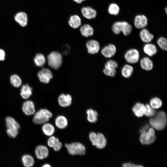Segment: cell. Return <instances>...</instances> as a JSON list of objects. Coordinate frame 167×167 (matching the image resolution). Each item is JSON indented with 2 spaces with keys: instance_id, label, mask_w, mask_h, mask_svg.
Masks as SVG:
<instances>
[{
  "instance_id": "1",
  "label": "cell",
  "mask_w": 167,
  "mask_h": 167,
  "mask_svg": "<svg viewBox=\"0 0 167 167\" xmlns=\"http://www.w3.org/2000/svg\"><path fill=\"white\" fill-rule=\"evenodd\" d=\"M32 121L36 124L40 125L47 122L52 117L51 112L46 109H41L35 112Z\"/></svg>"
},
{
  "instance_id": "2",
  "label": "cell",
  "mask_w": 167,
  "mask_h": 167,
  "mask_svg": "<svg viewBox=\"0 0 167 167\" xmlns=\"http://www.w3.org/2000/svg\"><path fill=\"white\" fill-rule=\"evenodd\" d=\"M149 123L153 128L156 130L163 129L167 123L166 113L162 111L158 112L154 117L150 119Z\"/></svg>"
},
{
  "instance_id": "3",
  "label": "cell",
  "mask_w": 167,
  "mask_h": 167,
  "mask_svg": "<svg viewBox=\"0 0 167 167\" xmlns=\"http://www.w3.org/2000/svg\"><path fill=\"white\" fill-rule=\"evenodd\" d=\"M112 30L115 34L118 35L122 32L124 35L127 36L131 32L132 28L131 25L126 21H117L113 24Z\"/></svg>"
},
{
  "instance_id": "4",
  "label": "cell",
  "mask_w": 167,
  "mask_h": 167,
  "mask_svg": "<svg viewBox=\"0 0 167 167\" xmlns=\"http://www.w3.org/2000/svg\"><path fill=\"white\" fill-rule=\"evenodd\" d=\"M5 121L7 134L11 138L16 137L18 134L20 128L19 124L14 118L10 116L7 117Z\"/></svg>"
},
{
  "instance_id": "5",
  "label": "cell",
  "mask_w": 167,
  "mask_h": 167,
  "mask_svg": "<svg viewBox=\"0 0 167 167\" xmlns=\"http://www.w3.org/2000/svg\"><path fill=\"white\" fill-rule=\"evenodd\" d=\"M67 151L71 155H83L85 153L86 148L82 143L74 142L65 145Z\"/></svg>"
},
{
  "instance_id": "6",
  "label": "cell",
  "mask_w": 167,
  "mask_h": 167,
  "mask_svg": "<svg viewBox=\"0 0 167 167\" xmlns=\"http://www.w3.org/2000/svg\"><path fill=\"white\" fill-rule=\"evenodd\" d=\"M48 64L52 68L57 69L61 66L62 62L61 54L57 52H53L47 57Z\"/></svg>"
},
{
  "instance_id": "7",
  "label": "cell",
  "mask_w": 167,
  "mask_h": 167,
  "mask_svg": "<svg viewBox=\"0 0 167 167\" xmlns=\"http://www.w3.org/2000/svg\"><path fill=\"white\" fill-rule=\"evenodd\" d=\"M155 133L153 128H150L147 132L142 133L140 137L141 143L144 145H148L153 142L156 138Z\"/></svg>"
},
{
  "instance_id": "8",
  "label": "cell",
  "mask_w": 167,
  "mask_h": 167,
  "mask_svg": "<svg viewBox=\"0 0 167 167\" xmlns=\"http://www.w3.org/2000/svg\"><path fill=\"white\" fill-rule=\"evenodd\" d=\"M139 53L137 49H131L126 52L124 55V58L128 63L135 64L139 61Z\"/></svg>"
},
{
  "instance_id": "9",
  "label": "cell",
  "mask_w": 167,
  "mask_h": 167,
  "mask_svg": "<svg viewBox=\"0 0 167 167\" xmlns=\"http://www.w3.org/2000/svg\"><path fill=\"white\" fill-rule=\"evenodd\" d=\"M118 67V64L115 61L109 60L105 63L103 72L107 76L113 77L116 74Z\"/></svg>"
},
{
  "instance_id": "10",
  "label": "cell",
  "mask_w": 167,
  "mask_h": 167,
  "mask_svg": "<svg viewBox=\"0 0 167 167\" xmlns=\"http://www.w3.org/2000/svg\"><path fill=\"white\" fill-rule=\"evenodd\" d=\"M80 12L82 16L87 20L94 19L97 15L96 11L90 6H83L81 9Z\"/></svg>"
},
{
  "instance_id": "11",
  "label": "cell",
  "mask_w": 167,
  "mask_h": 167,
  "mask_svg": "<svg viewBox=\"0 0 167 167\" xmlns=\"http://www.w3.org/2000/svg\"><path fill=\"white\" fill-rule=\"evenodd\" d=\"M38 76L41 82L47 84L52 78L53 75L49 69L43 68L38 72Z\"/></svg>"
},
{
  "instance_id": "12",
  "label": "cell",
  "mask_w": 167,
  "mask_h": 167,
  "mask_svg": "<svg viewBox=\"0 0 167 167\" xmlns=\"http://www.w3.org/2000/svg\"><path fill=\"white\" fill-rule=\"evenodd\" d=\"M22 109L24 113L27 116L34 114L36 112L34 104L31 100L27 101L23 103Z\"/></svg>"
},
{
  "instance_id": "13",
  "label": "cell",
  "mask_w": 167,
  "mask_h": 167,
  "mask_svg": "<svg viewBox=\"0 0 167 167\" xmlns=\"http://www.w3.org/2000/svg\"><path fill=\"white\" fill-rule=\"evenodd\" d=\"M148 19L147 17L143 15H139L135 17L134 24L138 29H143L147 25Z\"/></svg>"
},
{
  "instance_id": "14",
  "label": "cell",
  "mask_w": 167,
  "mask_h": 167,
  "mask_svg": "<svg viewBox=\"0 0 167 167\" xmlns=\"http://www.w3.org/2000/svg\"><path fill=\"white\" fill-rule=\"evenodd\" d=\"M58 102L60 106L62 107H67L71 105L72 98L71 95L69 94L65 95L62 94L59 96Z\"/></svg>"
},
{
  "instance_id": "15",
  "label": "cell",
  "mask_w": 167,
  "mask_h": 167,
  "mask_svg": "<svg viewBox=\"0 0 167 167\" xmlns=\"http://www.w3.org/2000/svg\"><path fill=\"white\" fill-rule=\"evenodd\" d=\"M35 153L37 158L40 160L47 157L49 154V151L46 146L40 145L37 146L35 150Z\"/></svg>"
},
{
  "instance_id": "16",
  "label": "cell",
  "mask_w": 167,
  "mask_h": 167,
  "mask_svg": "<svg viewBox=\"0 0 167 167\" xmlns=\"http://www.w3.org/2000/svg\"><path fill=\"white\" fill-rule=\"evenodd\" d=\"M116 52L115 46L110 44L105 46L101 50V53L103 56L106 58H111L113 56Z\"/></svg>"
},
{
  "instance_id": "17",
  "label": "cell",
  "mask_w": 167,
  "mask_h": 167,
  "mask_svg": "<svg viewBox=\"0 0 167 167\" xmlns=\"http://www.w3.org/2000/svg\"><path fill=\"white\" fill-rule=\"evenodd\" d=\"M14 19L21 27H25L28 24V15L25 12L20 11L16 13Z\"/></svg>"
},
{
  "instance_id": "18",
  "label": "cell",
  "mask_w": 167,
  "mask_h": 167,
  "mask_svg": "<svg viewBox=\"0 0 167 167\" xmlns=\"http://www.w3.org/2000/svg\"><path fill=\"white\" fill-rule=\"evenodd\" d=\"M68 24L72 28H77L81 26L82 24V19L79 15H72L69 17Z\"/></svg>"
},
{
  "instance_id": "19",
  "label": "cell",
  "mask_w": 167,
  "mask_h": 167,
  "mask_svg": "<svg viewBox=\"0 0 167 167\" xmlns=\"http://www.w3.org/2000/svg\"><path fill=\"white\" fill-rule=\"evenodd\" d=\"M88 52L90 54H94L98 52L100 46L99 42L95 40H91L86 44Z\"/></svg>"
},
{
  "instance_id": "20",
  "label": "cell",
  "mask_w": 167,
  "mask_h": 167,
  "mask_svg": "<svg viewBox=\"0 0 167 167\" xmlns=\"http://www.w3.org/2000/svg\"><path fill=\"white\" fill-rule=\"evenodd\" d=\"M141 40L146 43H150L154 38V36L147 29H142L139 33Z\"/></svg>"
},
{
  "instance_id": "21",
  "label": "cell",
  "mask_w": 167,
  "mask_h": 167,
  "mask_svg": "<svg viewBox=\"0 0 167 167\" xmlns=\"http://www.w3.org/2000/svg\"><path fill=\"white\" fill-rule=\"evenodd\" d=\"M143 50L144 52L149 57L153 56L157 52L156 45L150 43H147L144 45Z\"/></svg>"
},
{
  "instance_id": "22",
  "label": "cell",
  "mask_w": 167,
  "mask_h": 167,
  "mask_svg": "<svg viewBox=\"0 0 167 167\" xmlns=\"http://www.w3.org/2000/svg\"><path fill=\"white\" fill-rule=\"evenodd\" d=\"M54 122L56 126L61 129L66 128L68 124L67 118L65 116L62 115L58 116L56 118Z\"/></svg>"
},
{
  "instance_id": "23",
  "label": "cell",
  "mask_w": 167,
  "mask_h": 167,
  "mask_svg": "<svg viewBox=\"0 0 167 167\" xmlns=\"http://www.w3.org/2000/svg\"><path fill=\"white\" fill-rule=\"evenodd\" d=\"M140 65L143 69L146 71L152 70L153 67L152 61L148 57H144L141 60Z\"/></svg>"
},
{
  "instance_id": "24",
  "label": "cell",
  "mask_w": 167,
  "mask_h": 167,
  "mask_svg": "<svg viewBox=\"0 0 167 167\" xmlns=\"http://www.w3.org/2000/svg\"><path fill=\"white\" fill-rule=\"evenodd\" d=\"M42 130L45 135L49 137L53 135L55 131V128L52 124L47 122L43 124Z\"/></svg>"
},
{
  "instance_id": "25",
  "label": "cell",
  "mask_w": 167,
  "mask_h": 167,
  "mask_svg": "<svg viewBox=\"0 0 167 167\" xmlns=\"http://www.w3.org/2000/svg\"><path fill=\"white\" fill-rule=\"evenodd\" d=\"M80 31L82 35L86 37L92 35L94 33L93 28L88 24H85L81 26Z\"/></svg>"
},
{
  "instance_id": "26",
  "label": "cell",
  "mask_w": 167,
  "mask_h": 167,
  "mask_svg": "<svg viewBox=\"0 0 167 167\" xmlns=\"http://www.w3.org/2000/svg\"><path fill=\"white\" fill-rule=\"evenodd\" d=\"M32 94V88L28 84L23 85L20 90L21 96L24 99H28Z\"/></svg>"
},
{
  "instance_id": "27",
  "label": "cell",
  "mask_w": 167,
  "mask_h": 167,
  "mask_svg": "<svg viewBox=\"0 0 167 167\" xmlns=\"http://www.w3.org/2000/svg\"><path fill=\"white\" fill-rule=\"evenodd\" d=\"M145 106L143 104L137 103L134 106L132 110L135 115L138 117H141L145 111Z\"/></svg>"
},
{
  "instance_id": "28",
  "label": "cell",
  "mask_w": 167,
  "mask_h": 167,
  "mask_svg": "<svg viewBox=\"0 0 167 167\" xmlns=\"http://www.w3.org/2000/svg\"><path fill=\"white\" fill-rule=\"evenodd\" d=\"M106 140L103 135L99 133L97 134V138L95 146L99 149H103L106 145Z\"/></svg>"
},
{
  "instance_id": "29",
  "label": "cell",
  "mask_w": 167,
  "mask_h": 167,
  "mask_svg": "<svg viewBox=\"0 0 167 167\" xmlns=\"http://www.w3.org/2000/svg\"><path fill=\"white\" fill-rule=\"evenodd\" d=\"M133 70V67L132 66L128 64H125L122 69V75L125 78H128L132 75Z\"/></svg>"
},
{
  "instance_id": "30",
  "label": "cell",
  "mask_w": 167,
  "mask_h": 167,
  "mask_svg": "<svg viewBox=\"0 0 167 167\" xmlns=\"http://www.w3.org/2000/svg\"><path fill=\"white\" fill-rule=\"evenodd\" d=\"M87 119L91 123H95L97 120L98 114L97 112L93 109H89L86 111Z\"/></svg>"
},
{
  "instance_id": "31",
  "label": "cell",
  "mask_w": 167,
  "mask_h": 167,
  "mask_svg": "<svg viewBox=\"0 0 167 167\" xmlns=\"http://www.w3.org/2000/svg\"><path fill=\"white\" fill-rule=\"evenodd\" d=\"M34 60L35 64L39 67L43 66L46 62L45 57L43 54L41 53L36 54L34 58Z\"/></svg>"
},
{
  "instance_id": "32",
  "label": "cell",
  "mask_w": 167,
  "mask_h": 167,
  "mask_svg": "<svg viewBox=\"0 0 167 167\" xmlns=\"http://www.w3.org/2000/svg\"><path fill=\"white\" fill-rule=\"evenodd\" d=\"M22 161L25 167H31L34 163L33 157L28 155H25L23 156Z\"/></svg>"
},
{
  "instance_id": "33",
  "label": "cell",
  "mask_w": 167,
  "mask_h": 167,
  "mask_svg": "<svg viewBox=\"0 0 167 167\" xmlns=\"http://www.w3.org/2000/svg\"><path fill=\"white\" fill-rule=\"evenodd\" d=\"M10 82L13 86L16 88L19 87L22 84L20 77L17 75L14 74L10 77Z\"/></svg>"
},
{
  "instance_id": "34",
  "label": "cell",
  "mask_w": 167,
  "mask_h": 167,
  "mask_svg": "<svg viewBox=\"0 0 167 167\" xmlns=\"http://www.w3.org/2000/svg\"><path fill=\"white\" fill-rule=\"evenodd\" d=\"M120 7L118 5L115 3L110 4L108 8V12L111 15H118L120 11Z\"/></svg>"
},
{
  "instance_id": "35",
  "label": "cell",
  "mask_w": 167,
  "mask_h": 167,
  "mask_svg": "<svg viewBox=\"0 0 167 167\" xmlns=\"http://www.w3.org/2000/svg\"><path fill=\"white\" fill-rule=\"evenodd\" d=\"M162 105L161 100L157 97H155L151 100L150 105L154 109H157L160 108Z\"/></svg>"
},
{
  "instance_id": "36",
  "label": "cell",
  "mask_w": 167,
  "mask_h": 167,
  "mask_svg": "<svg viewBox=\"0 0 167 167\" xmlns=\"http://www.w3.org/2000/svg\"><path fill=\"white\" fill-rule=\"evenodd\" d=\"M157 44L159 47L162 50H166L167 49V40L165 37H160L157 41Z\"/></svg>"
},
{
  "instance_id": "37",
  "label": "cell",
  "mask_w": 167,
  "mask_h": 167,
  "mask_svg": "<svg viewBox=\"0 0 167 167\" xmlns=\"http://www.w3.org/2000/svg\"><path fill=\"white\" fill-rule=\"evenodd\" d=\"M145 106V109L144 115L149 117H152L155 115L156 111L155 109L148 104H146Z\"/></svg>"
},
{
  "instance_id": "38",
  "label": "cell",
  "mask_w": 167,
  "mask_h": 167,
  "mask_svg": "<svg viewBox=\"0 0 167 167\" xmlns=\"http://www.w3.org/2000/svg\"><path fill=\"white\" fill-rule=\"evenodd\" d=\"M59 141L58 138L53 135L49 136L47 140V143L49 147L53 148Z\"/></svg>"
},
{
  "instance_id": "39",
  "label": "cell",
  "mask_w": 167,
  "mask_h": 167,
  "mask_svg": "<svg viewBox=\"0 0 167 167\" xmlns=\"http://www.w3.org/2000/svg\"><path fill=\"white\" fill-rule=\"evenodd\" d=\"M97 138V134L95 132H91L89 134V139L93 146H95Z\"/></svg>"
},
{
  "instance_id": "40",
  "label": "cell",
  "mask_w": 167,
  "mask_h": 167,
  "mask_svg": "<svg viewBox=\"0 0 167 167\" xmlns=\"http://www.w3.org/2000/svg\"><path fill=\"white\" fill-rule=\"evenodd\" d=\"M70 47L67 44L64 45L62 47V53L64 55H67L69 54L70 52Z\"/></svg>"
},
{
  "instance_id": "41",
  "label": "cell",
  "mask_w": 167,
  "mask_h": 167,
  "mask_svg": "<svg viewBox=\"0 0 167 167\" xmlns=\"http://www.w3.org/2000/svg\"><path fill=\"white\" fill-rule=\"evenodd\" d=\"M122 167H143V166L136 165L131 163H126L122 165Z\"/></svg>"
},
{
  "instance_id": "42",
  "label": "cell",
  "mask_w": 167,
  "mask_h": 167,
  "mask_svg": "<svg viewBox=\"0 0 167 167\" xmlns=\"http://www.w3.org/2000/svg\"><path fill=\"white\" fill-rule=\"evenodd\" d=\"M62 146V144L60 141H59L53 148L55 151H58L61 148Z\"/></svg>"
},
{
  "instance_id": "43",
  "label": "cell",
  "mask_w": 167,
  "mask_h": 167,
  "mask_svg": "<svg viewBox=\"0 0 167 167\" xmlns=\"http://www.w3.org/2000/svg\"><path fill=\"white\" fill-rule=\"evenodd\" d=\"M5 53L4 51L0 49V61H3L5 59Z\"/></svg>"
},
{
  "instance_id": "44",
  "label": "cell",
  "mask_w": 167,
  "mask_h": 167,
  "mask_svg": "<svg viewBox=\"0 0 167 167\" xmlns=\"http://www.w3.org/2000/svg\"><path fill=\"white\" fill-rule=\"evenodd\" d=\"M149 126L148 125L145 126L143 127L140 130V131L141 133L147 132L149 129Z\"/></svg>"
},
{
  "instance_id": "45",
  "label": "cell",
  "mask_w": 167,
  "mask_h": 167,
  "mask_svg": "<svg viewBox=\"0 0 167 167\" xmlns=\"http://www.w3.org/2000/svg\"><path fill=\"white\" fill-rule=\"evenodd\" d=\"M73 2L77 4H80L86 0H72Z\"/></svg>"
},
{
  "instance_id": "46",
  "label": "cell",
  "mask_w": 167,
  "mask_h": 167,
  "mask_svg": "<svg viewBox=\"0 0 167 167\" xmlns=\"http://www.w3.org/2000/svg\"><path fill=\"white\" fill-rule=\"evenodd\" d=\"M42 167H51V165L48 164H46L42 166Z\"/></svg>"
},
{
  "instance_id": "47",
  "label": "cell",
  "mask_w": 167,
  "mask_h": 167,
  "mask_svg": "<svg viewBox=\"0 0 167 167\" xmlns=\"http://www.w3.org/2000/svg\"><path fill=\"white\" fill-rule=\"evenodd\" d=\"M165 12L166 13H167V7H166V8H165Z\"/></svg>"
}]
</instances>
